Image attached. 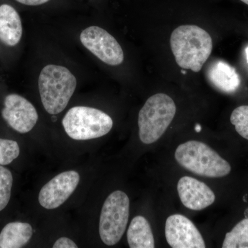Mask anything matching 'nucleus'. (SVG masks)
Masks as SVG:
<instances>
[{
    "mask_svg": "<svg viewBox=\"0 0 248 248\" xmlns=\"http://www.w3.org/2000/svg\"><path fill=\"white\" fill-rule=\"evenodd\" d=\"M80 40L89 51L108 65L118 66L124 62V52L120 44L102 28H87L80 35Z\"/></svg>",
    "mask_w": 248,
    "mask_h": 248,
    "instance_id": "nucleus-7",
    "label": "nucleus"
},
{
    "mask_svg": "<svg viewBox=\"0 0 248 248\" xmlns=\"http://www.w3.org/2000/svg\"><path fill=\"white\" fill-rule=\"evenodd\" d=\"M12 173L0 165V211L4 210L11 199L13 186Z\"/></svg>",
    "mask_w": 248,
    "mask_h": 248,
    "instance_id": "nucleus-17",
    "label": "nucleus"
},
{
    "mask_svg": "<svg viewBox=\"0 0 248 248\" xmlns=\"http://www.w3.org/2000/svg\"><path fill=\"white\" fill-rule=\"evenodd\" d=\"M20 16L11 5H0V42L7 46H16L22 37Z\"/></svg>",
    "mask_w": 248,
    "mask_h": 248,
    "instance_id": "nucleus-12",
    "label": "nucleus"
},
{
    "mask_svg": "<svg viewBox=\"0 0 248 248\" xmlns=\"http://www.w3.org/2000/svg\"><path fill=\"white\" fill-rule=\"evenodd\" d=\"M165 234L172 248H205V241L193 222L182 215L175 214L167 218Z\"/></svg>",
    "mask_w": 248,
    "mask_h": 248,
    "instance_id": "nucleus-8",
    "label": "nucleus"
},
{
    "mask_svg": "<svg viewBox=\"0 0 248 248\" xmlns=\"http://www.w3.org/2000/svg\"><path fill=\"white\" fill-rule=\"evenodd\" d=\"M241 1H243V2H244L245 4L248 5V0H241Z\"/></svg>",
    "mask_w": 248,
    "mask_h": 248,
    "instance_id": "nucleus-23",
    "label": "nucleus"
},
{
    "mask_svg": "<svg viewBox=\"0 0 248 248\" xmlns=\"http://www.w3.org/2000/svg\"><path fill=\"white\" fill-rule=\"evenodd\" d=\"M207 75L210 83L222 92L234 93L241 84V79L236 69L221 60L212 63Z\"/></svg>",
    "mask_w": 248,
    "mask_h": 248,
    "instance_id": "nucleus-13",
    "label": "nucleus"
},
{
    "mask_svg": "<svg viewBox=\"0 0 248 248\" xmlns=\"http://www.w3.org/2000/svg\"><path fill=\"white\" fill-rule=\"evenodd\" d=\"M79 173L66 171L55 176L41 189L38 200L44 208H58L74 192L79 184Z\"/></svg>",
    "mask_w": 248,
    "mask_h": 248,
    "instance_id": "nucleus-10",
    "label": "nucleus"
},
{
    "mask_svg": "<svg viewBox=\"0 0 248 248\" xmlns=\"http://www.w3.org/2000/svg\"><path fill=\"white\" fill-rule=\"evenodd\" d=\"M177 112L175 103L168 94L158 93L147 99L138 116L139 135L149 145L162 137Z\"/></svg>",
    "mask_w": 248,
    "mask_h": 248,
    "instance_id": "nucleus-4",
    "label": "nucleus"
},
{
    "mask_svg": "<svg viewBox=\"0 0 248 248\" xmlns=\"http://www.w3.org/2000/svg\"><path fill=\"white\" fill-rule=\"evenodd\" d=\"M127 240L131 248H154L155 239L149 222L145 217L137 216L127 231Z\"/></svg>",
    "mask_w": 248,
    "mask_h": 248,
    "instance_id": "nucleus-15",
    "label": "nucleus"
},
{
    "mask_svg": "<svg viewBox=\"0 0 248 248\" xmlns=\"http://www.w3.org/2000/svg\"><path fill=\"white\" fill-rule=\"evenodd\" d=\"M246 59H247V61L248 62V46L246 48Z\"/></svg>",
    "mask_w": 248,
    "mask_h": 248,
    "instance_id": "nucleus-22",
    "label": "nucleus"
},
{
    "mask_svg": "<svg viewBox=\"0 0 248 248\" xmlns=\"http://www.w3.org/2000/svg\"><path fill=\"white\" fill-rule=\"evenodd\" d=\"M176 62L183 69L198 73L213 51V40L207 31L196 25H183L170 36Z\"/></svg>",
    "mask_w": 248,
    "mask_h": 248,
    "instance_id": "nucleus-1",
    "label": "nucleus"
},
{
    "mask_svg": "<svg viewBox=\"0 0 248 248\" xmlns=\"http://www.w3.org/2000/svg\"><path fill=\"white\" fill-rule=\"evenodd\" d=\"M44 108L50 115L64 110L77 87V79L66 67L50 64L44 67L38 79Z\"/></svg>",
    "mask_w": 248,
    "mask_h": 248,
    "instance_id": "nucleus-2",
    "label": "nucleus"
},
{
    "mask_svg": "<svg viewBox=\"0 0 248 248\" xmlns=\"http://www.w3.org/2000/svg\"><path fill=\"white\" fill-rule=\"evenodd\" d=\"M177 192L183 205L195 211L208 208L216 200L213 191L205 183L187 176L179 179Z\"/></svg>",
    "mask_w": 248,
    "mask_h": 248,
    "instance_id": "nucleus-11",
    "label": "nucleus"
},
{
    "mask_svg": "<svg viewBox=\"0 0 248 248\" xmlns=\"http://www.w3.org/2000/svg\"><path fill=\"white\" fill-rule=\"evenodd\" d=\"M20 153L17 142L14 140L0 139V165L4 166L17 159Z\"/></svg>",
    "mask_w": 248,
    "mask_h": 248,
    "instance_id": "nucleus-19",
    "label": "nucleus"
},
{
    "mask_svg": "<svg viewBox=\"0 0 248 248\" xmlns=\"http://www.w3.org/2000/svg\"><path fill=\"white\" fill-rule=\"evenodd\" d=\"M130 200L121 190L114 191L103 205L99 218L101 239L107 246H115L122 239L128 224Z\"/></svg>",
    "mask_w": 248,
    "mask_h": 248,
    "instance_id": "nucleus-6",
    "label": "nucleus"
},
{
    "mask_svg": "<svg viewBox=\"0 0 248 248\" xmlns=\"http://www.w3.org/2000/svg\"><path fill=\"white\" fill-rule=\"evenodd\" d=\"M231 122L235 130L248 141V106H241L232 112Z\"/></svg>",
    "mask_w": 248,
    "mask_h": 248,
    "instance_id": "nucleus-18",
    "label": "nucleus"
},
{
    "mask_svg": "<svg viewBox=\"0 0 248 248\" xmlns=\"http://www.w3.org/2000/svg\"><path fill=\"white\" fill-rule=\"evenodd\" d=\"M32 228L29 223L12 222L0 232V248H20L30 241Z\"/></svg>",
    "mask_w": 248,
    "mask_h": 248,
    "instance_id": "nucleus-14",
    "label": "nucleus"
},
{
    "mask_svg": "<svg viewBox=\"0 0 248 248\" xmlns=\"http://www.w3.org/2000/svg\"><path fill=\"white\" fill-rule=\"evenodd\" d=\"M16 1L26 6H40V5L46 4L50 0H16Z\"/></svg>",
    "mask_w": 248,
    "mask_h": 248,
    "instance_id": "nucleus-21",
    "label": "nucleus"
},
{
    "mask_svg": "<svg viewBox=\"0 0 248 248\" xmlns=\"http://www.w3.org/2000/svg\"><path fill=\"white\" fill-rule=\"evenodd\" d=\"M78 246L73 240L66 237H62L57 240L53 248H77Z\"/></svg>",
    "mask_w": 248,
    "mask_h": 248,
    "instance_id": "nucleus-20",
    "label": "nucleus"
},
{
    "mask_svg": "<svg viewBox=\"0 0 248 248\" xmlns=\"http://www.w3.org/2000/svg\"><path fill=\"white\" fill-rule=\"evenodd\" d=\"M174 157L187 170L202 177L221 178L231 172V166L203 142L188 141L177 147Z\"/></svg>",
    "mask_w": 248,
    "mask_h": 248,
    "instance_id": "nucleus-3",
    "label": "nucleus"
},
{
    "mask_svg": "<svg viewBox=\"0 0 248 248\" xmlns=\"http://www.w3.org/2000/svg\"><path fill=\"white\" fill-rule=\"evenodd\" d=\"M62 125L70 138L85 141L107 135L112 128L113 121L107 113L94 108L76 107L67 112Z\"/></svg>",
    "mask_w": 248,
    "mask_h": 248,
    "instance_id": "nucleus-5",
    "label": "nucleus"
},
{
    "mask_svg": "<svg viewBox=\"0 0 248 248\" xmlns=\"http://www.w3.org/2000/svg\"><path fill=\"white\" fill-rule=\"evenodd\" d=\"M223 248H248V218L239 222L223 241Z\"/></svg>",
    "mask_w": 248,
    "mask_h": 248,
    "instance_id": "nucleus-16",
    "label": "nucleus"
},
{
    "mask_svg": "<svg viewBox=\"0 0 248 248\" xmlns=\"http://www.w3.org/2000/svg\"><path fill=\"white\" fill-rule=\"evenodd\" d=\"M4 105L1 110L3 119L16 131L27 133L35 127L38 114L27 99L19 94H10L5 97Z\"/></svg>",
    "mask_w": 248,
    "mask_h": 248,
    "instance_id": "nucleus-9",
    "label": "nucleus"
}]
</instances>
